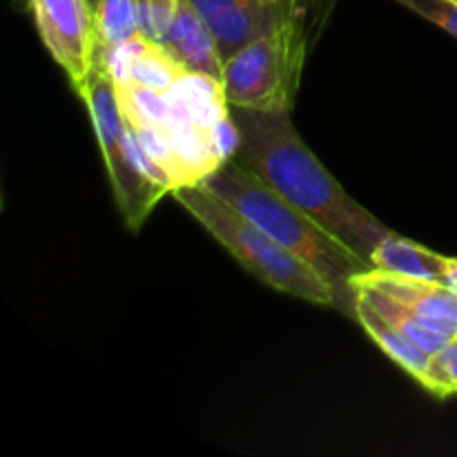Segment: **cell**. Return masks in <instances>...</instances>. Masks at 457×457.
Instances as JSON below:
<instances>
[{
  "label": "cell",
  "mask_w": 457,
  "mask_h": 457,
  "mask_svg": "<svg viewBox=\"0 0 457 457\" xmlns=\"http://www.w3.org/2000/svg\"><path fill=\"white\" fill-rule=\"evenodd\" d=\"M116 89L134 141L170 192L204 183L237 156L239 129L221 80L186 71L165 92L132 83Z\"/></svg>",
  "instance_id": "obj_1"
},
{
  "label": "cell",
  "mask_w": 457,
  "mask_h": 457,
  "mask_svg": "<svg viewBox=\"0 0 457 457\" xmlns=\"http://www.w3.org/2000/svg\"><path fill=\"white\" fill-rule=\"evenodd\" d=\"M230 116L239 129L237 159L370 263L375 248L393 230L339 186L315 152L302 141L290 112L230 105Z\"/></svg>",
  "instance_id": "obj_2"
},
{
  "label": "cell",
  "mask_w": 457,
  "mask_h": 457,
  "mask_svg": "<svg viewBox=\"0 0 457 457\" xmlns=\"http://www.w3.org/2000/svg\"><path fill=\"white\" fill-rule=\"evenodd\" d=\"M204 186L237 212L257 223L277 244L308 263L317 275L324 277L337 293L339 311L353 317V306H355L353 279L360 272L370 270L369 262L357 257L297 205L284 199L275 187L245 168L237 156L214 170Z\"/></svg>",
  "instance_id": "obj_3"
},
{
  "label": "cell",
  "mask_w": 457,
  "mask_h": 457,
  "mask_svg": "<svg viewBox=\"0 0 457 457\" xmlns=\"http://www.w3.org/2000/svg\"><path fill=\"white\" fill-rule=\"evenodd\" d=\"M172 195L179 205L190 212L214 237V241H219L259 281L288 297L303 299L315 306L339 308L337 293L324 277L317 275L288 248L277 244L257 223L212 195L204 183L181 186Z\"/></svg>",
  "instance_id": "obj_4"
},
{
  "label": "cell",
  "mask_w": 457,
  "mask_h": 457,
  "mask_svg": "<svg viewBox=\"0 0 457 457\" xmlns=\"http://www.w3.org/2000/svg\"><path fill=\"white\" fill-rule=\"evenodd\" d=\"M76 92L85 101L87 114L92 119L107 177H110L125 226L129 230H138L161 196L168 195L170 190L156 179L154 170L147 163L125 123L112 71L96 61L92 74L80 87H76Z\"/></svg>",
  "instance_id": "obj_5"
},
{
  "label": "cell",
  "mask_w": 457,
  "mask_h": 457,
  "mask_svg": "<svg viewBox=\"0 0 457 457\" xmlns=\"http://www.w3.org/2000/svg\"><path fill=\"white\" fill-rule=\"evenodd\" d=\"M306 58L297 9L268 34L250 40L223 65V92L232 107L290 112Z\"/></svg>",
  "instance_id": "obj_6"
},
{
  "label": "cell",
  "mask_w": 457,
  "mask_h": 457,
  "mask_svg": "<svg viewBox=\"0 0 457 457\" xmlns=\"http://www.w3.org/2000/svg\"><path fill=\"white\" fill-rule=\"evenodd\" d=\"M36 29L49 56L80 87L96 65V12L89 0H29Z\"/></svg>",
  "instance_id": "obj_7"
},
{
  "label": "cell",
  "mask_w": 457,
  "mask_h": 457,
  "mask_svg": "<svg viewBox=\"0 0 457 457\" xmlns=\"http://www.w3.org/2000/svg\"><path fill=\"white\" fill-rule=\"evenodd\" d=\"M214 34L223 61L244 45L275 29L290 12V0H190Z\"/></svg>",
  "instance_id": "obj_8"
},
{
  "label": "cell",
  "mask_w": 457,
  "mask_h": 457,
  "mask_svg": "<svg viewBox=\"0 0 457 457\" xmlns=\"http://www.w3.org/2000/svg\"><path fill=\"white\" fill-rule=\"evenodd\" d=\"M353 284L369 286L379 293H386L388 297L397 299L411 311L418 312L436 330L449 335L451 339L457 337V293L442 281L395 275V272L370 268V270L360 272Z\"/></svg>",
  "instance_id": "obj_9"
},
{
  "label": "cell",
  "mask_w": 457,
  "mask_h": 457,
  "mask_svg": "<svg viewBox=\"0 0 457 457\" xmlns=\"http://www.w3.org/2000/svg\"><path fill=\"white\" fill-rule=\"evenodd\" d=\"M96 61L112 71L116 83L141 85L156 92L174 87L186 74V70L165 52L163 45L145 38L141 31L112 47Z\"/></svg>",
  "instance_id": "obj_10"
},
{
  "label": "cell",
  "mask_w": 457,
  "mask_h": 457,
  "mask_svg": "<svg viewBox=\"0 0 457 457\" xmlns=\"http://www.w3.org/2000/svg\"><path fill=\"white\" fill-rule=\"evenodd\" d=\"M161 45L186 71L212 76L223 83L226 61L219 52L217 38L205 25L204 18L199 16V12L192 7L190 0H181L177 18H174L168 36Z\"/></svg>",
  "instance_id": "obj_11"
},
{
  "label": "cell",
  "mask_w": 457,
  "mask_h": 457,
  "mask_svg": "<svg viewBox=\"0 0 457 457\" xmlns=\"http://www.w3.org/2000/svg\"><path fill=\"white\" fill-rule=\"evenodd\" d=\"M353 317L361 324V328L369 333V337L400 366L402 370L411 375L415 382L422 384L424 388H431V353L424 351L418 342L402 333L393 321H388L360 290H355V306H353Z\"/></svg>",
  "instance_id": "obj_12"
},
{
  "label": "cell",
  "mask_w": 457,
  "mask_h": 457,
  "mask_svg": "<svg viewBox=\"0 0 457 457\" xmlns=\"http://www.w3.org/2000/svg\"><path fill=\"white\" fill-rule=\"evenodd\" d=\"M370 266L384 272L420 277V279L442 281L445 284L449 257L433 253L427 245L406 239V237H400L397 232H391L375 248L373 257H370Z\"/></svg>",
  "instance_id": "obj_13"
},
{
  "label": "cell",
  "mask_w": 457,
  "mask_h": 457,
  "mask_svg": "<svg viewBox=\"0 0 457 457\" xmlns=\"http://www.w3.org/2000/svg\"><path fill=\"white\" fill-rule=\"evenodd\" d=\"M353 290H360V293L364 295V297L369 299V302L373 303V306L378 308L388 321H393L402 333L409 335L413 342H418L420 346H422L427 353H431V355H436L437 351H442V348L451 342L449 335L433 328V326L428 324L427 320H422L418 312L411 311L409 306H404V303L397 302V299L388 297L386 293H379V290L369 288V286H360V284H353Z\"/></svg>",
  "instance_id": "obj_14"
},
{
  "label": "cell",
  "mask_w": 457,
  "mask_h": 457,
  "mask_svg": "<svg viewBox=\"0 0 457 457\" xmlns=\"http://www.w3.org/2000/svg\"><path fill=\"white\" fill-rule=\"evenodd\" d=\"M138 31L137 0H101L96 9V58Z\"/></svg>",
  "instance_id": "obj_15"
},
{
  "label": "cell",
  "mask_w": 457,
  "mask_h": 457,
  "mask_svg": "<svg viewBox=\"0 0 457 457\" xmlns=\"http://www.w3.org/2000/svg\"><path fill=\"white\" fill-rule=\"evenodd\" d=\"M181 0H137L138 31L154 43H163L177 18Z\"/></svg>",
  "instance_id": "obj_16"
},
{
  "label": "cell",
  "mask_w": 457,
  "mask_h": 457,
  "mask_svg": "<svg viewBox=\"0 0 457 457\" xmlns=\"http://www.w3.org/2000/svg\"><path fill=\"white\" fill-rule=\"evenodd\" d=\"M428 393L436 397L457 395V337L433 355Z\"/></svg>",
  "instance_id": "obj_17"
},
{
  "label": "cell",
  "mask_w": 457,
  "mask_h": 457,
  "mask_svg": "<svg viewBox=\"0 0 457 457\" xmlns=\"http://www.w3.org/2000/svg\"><path fill=\"white\" fill-rule=\"evenodd\" d=\"M397 3L418 16L427 18L428 22L445 29L457 40V3H451V0H397Z\"/></svg>",
  "instance_id": "obj_18"
},
{
  "label": "cell",
  "mask_w": 457,
  "mask_h": 457,
  "mask_svg": "<svg viewBox=\"0 0 457 457\" xmlns=\"http://www.w3.org/2000/svg\"><path fill=\"white\" fill-rule=\"evenodd\" d=\"M445 284L449 286L451 290H455V293H457V259H453V257H449V266H446Z\"/></svg>",
  "instance_id": "obj_19"
},
{
  "label": "cell",
  "mask_w": 457,
  "mask_h": 457,
  "mask_svg": "<svg viewBox=\"0 0 457 457\" xmlns=\"http://www.w3.org/2000/svg\"><path fill=\"white\" fill-rule=\"evenodd\" d=\"M89 4H92V9H94V12H96L98 4H101V0H89Z\"/></svg>",
  "instance_id": "obj_20"
},
{
  "label": "cell",
  "mask_w": 457,
  "mask_h": 457,
  "mask_svg": "<svg viewBox=\"0 0 457 457\" xmlns=\"http://www.w3.org/2000/svg\"><path fill=\"white\" fill-rule=\"evenodd\" d=\"M451 3H457V0H451Z\"/></svg>",
  "instance_id": "obj_21"
}]
</instances>
